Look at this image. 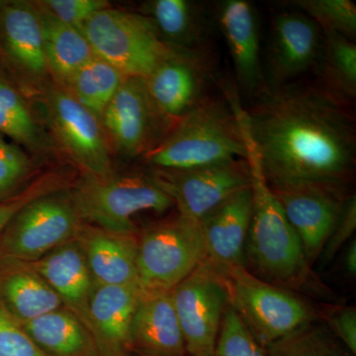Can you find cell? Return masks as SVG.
I'll use <instances>...</instances> for the list:
<instances>
[{"label":"cell","instance_id":"1","mask_svg":"<svg viewBox=\"0 0 356 356\" xmlns=\"http://www.w3.org/2000/svg\"><path fill=\"white\" fill-rule=\"evenodd\" d=\"M271 188L316 184L346 189L356 156L353 119L336 96L311 86L264 93L250 110L228 96Z\"/></svg>","mask_w":356,"mask_h":356},{"label":"cell","instance_id":"2","mask_svg":"<svg viewBox=\"0 0 356 356\" xmlns=\"http://www.w3.org/2000/svg\"><path fill=\"white\" fill-rule=\"evenodd\" d=\"M242 128L250 173L252 214L245 243V268L259 280L292 291L315 282L296 232L288 222L274 195L257 156V149Z\"/></svg>","mask_w":356,"mask_h":356},{"label":"cell","instance_id":"3","mask_svg":"<svg viewBox=\"0 0 356 356\" xmlns=\"http://www.w3.org/2000/svg\"><path fill=\"white\" fill-rule=\"evenodd\" d=\"M144 156L153 170H184L245 159L247 147L229 102L203 98Z\"/></svg>","mask_w":356,"mask_h":356},{"label":"cell","instance_id":"4","mask_svg":"<svg viewBox=\"0 0 356 356\" xmlns=\"http://www.w3.org/2000/svg\"><path fill=\"white\" fill-rule=\"evenodd\" d=\"M70 193L81 222L125 235H137L134 215L149 210L163 213L175 206L151 175L140 173H83Z\"/></svg>","mask_w":356,"mask_h":356},{"label":"cell","instance_id":"5","mask_svg":"<svg viewBox=\"0 0 356 356\" xmlns=\"http://www.w3.org/2000/svg\"><path fill=\"white\" fill-rule=\"evenodd\" d=\"M227 276L232 307L264 348L321 318L298 293L259 280L243 266L233 267Z\"/></svg>","mask_w":356,"mask_h":356},{"label":"cell","instance_id":"6","mask_svg":"<svg viewBox=\"0 0 356 356\" xmlns=\"http://www.w3.org/2000/svg\"><path fill=\"white\" fill-rule=\"evenodd\" d=\"M83 33L95 56L127 77L145 79L172 51L147 16L111 6L92 16Z\"/></svg>","mask_w":356,"mask_h":356},{"label":"cell","instance_id":"7","mask_svg":"<svg viewBox=\"0 0 356 356\" xmlns=\"http://www.w3.org/2000/svg\"><path fill=\"white\" fill-rule=\"evenodd\" d=\"M199 222L177 214L139 238L138 285L142 293L172 291L205 261Z\"/></svg>","mask_w":356,"mask_h":356},{"label":"cell","instance_id":"8","mask_svg":"<svg viewBox=\"0 0 356 356\" xmlns=\"http://www.w3.org/2000/svg\"><path fill=\"white\" fill-rule=\"evenodd\" d=\"M81 224L70 192H48L23 206L8 222L0 238V255L38 261L74 241Z\"/></svg>","mask_w":356,"mask_h":356},{"label":"cell","instance_id":"9","mask_svg":"<svg viewBox=\"0 0 356 356\" xmlns=\"http://www.w3.org/2000/svg\"><path fill=\"white\" fill-rule=\"evenodd\" d=\"M188 356H214L225 312L231 304L228 276L204 261L172 291Z\"/></svg>","mask_w":356,"mask_h":356},{"label":"cell","instance_id":"10","mask_svg":"<svg viewBox=\"0 0 356 356\" xmlns=\"http://www.w3.org/2000/svg\"><path fill=\"white\" fill-rule=\"evenodd\" d=\"M43 105L54 137L84 173H115L108 140L95 114L57 84L46 89Z\"/></svg>","mask_w":356,"mask_h":356},{"label":"cell","instance_id":"11","mask_svg":"<svg viewBox=\"0 0 356 356\" xmlns=\"http://www.w3.org/2000/svg\"><path fill=\"white\" fill-rule=\"evenodd\" d=\"M149 175L172 198L178 214L194 221L250 185L245 159L191 170H152Z\"/></svg>","mask_w":356,"mask_h":356},{"label":"cell","instance_id":"12","mask_svg":"<svg viewBox=\"0 0 356 356\" xmlns=\"http://www.w3.org/2000/svg\"><path fill=\"white\" fill-rule=\"evenodd\" d=\"M271 188V187H270ZM288 222L296 232L313 266L317 262L348 196L346 189L305 184L271 188Z\"/></svg>","mask_w":356,"mask_h":356},{"label":"cell","instance_id":"13","mask_svg":"<svg viewBox=\"0 0 356 356\" xmlns=\"http://www.w3.org/2000/svg\"><path fill=\"white\" fill-rule=\"evenodd\" d=\"M108 144L126 158L146 154L153 149L159 122L145 79L126 77L100 117Z\"/></svg>","mask_w":356,"mask_h":356},{"label":"cell","instance_id":"14","mask_svg":"<svg viewBox=\"0 0 356 356\" xmlns=\"http://www.w3.org/2000/svg\"><path fill=\"white\" fill-rule=\"evenodd\" d=\"M206 79L202 58L191 50L175 47L172 53L145 77L154 109L161 120L170 125V130L203 99Z\"/></svg>","mask_w":356,"mask_h":356},{"label":"cell","instance_id":"15","mask_svg":"<svg viewBox=\"0 0 356 356\" xmlns=\"http://www.w3.org/2000/svg\"><path fill=\"white\" fill-rule=\"evenodd\" d=\"M252 214L250 186L236 192L199 220L205 261L222 273L245 267V250Z\"/></svg>","mask_w":356,"mask_h":356},{"label":"cell","instance_id":"16","mask_svg":"<svg viewBox=\"0 0 356 356\" xmlns=\"http://www.w3.org/2000/svg\"><path fill=\"white\" fill-rule=\"evenodd\" d=\"M322 29L298 10L274 16L269 41V65L278 81H286L308 72L321 56Z\"/></svg>","mask_w":356,"mask_h":356},{"label":"cell","instance_id":"17","mask_svg":"<svg viewBox=\"0 0 356 356\" xmlns=\"http://www.w3.org/2000/svg\"><path fill=\"white\" fill-rule=\"evenodd\" d=\"M140 297L138 284H95L89 322L100 355H131V325Z\"/></svg>","mask_w":356,"mask_h":356},{"label":"cell","instance_id":"18","mask_svg":"<svg viewBox=\"0 0 356 356\" xmlns=\"http://www.w3.org/2000/svg\"><path fill=\"white\" fill-rule=\"evenodd\" d=\"M131 355L188 356L170 291L142 293L131 325Z\"/></svg>","mask_w":356,"mask_h":356},{"label":"cell","instance_id":"19","mask_svg":"<svg viewBox=\"0 0 356 356\" xmlns=\"http://www.w3.org/2000/svg\"><path fill=\"white\" fill-rule=\"evenodd\" d=\"M95 284H138L137 235L112 233L83 222L76 238Z\"/></svg>","mask_w":356,"mask_h":356},{"label":"cell","instance_id":"20","mask_svg":"<svg viewBox=\"0 0 356 356\" xmlns=\"http://www.w3.org/2000/svg\"><path fill=\"white\" fill-rule=\"evenodd\" d=\"M0 47L16 69L26 76L36 79L48 76L36 3L0 1Z\"/></svg>","mask_w":356,"mask_h":356},{"label":"cell","instance_id":"21","mask_svg":"<svg viewBox=\"0 0 356 356\" xmlns=\"http://www.w3.org/2000/svg\"><path fill=\"white\" fill-rule=\"evenodd\" d=\"M30 264L56 292L63 306L74 314L90 331L89 303L95 281L76 240Z\"/></svg>","mask_w":356,"mask_h":356},{"label":"cell","instance_id":"22","mask_svg":"<svg viewBox=\"0 0 356 356\" xmlns=\"http://www.w3.org/2000/svg\"><path fill=\"white\" fill-rule=\"evenodd\" d=\"M218 15L238 83L248 92L259 90L264 76L254 6L245 0H226L220 4Z\"/></svg>","mask_w":356,"mask_h":356},{"label":"cell","instance_id":"23","mask_svg":"<svg viewBox=\"0 0 356 356\" xmlns=\"http://www.w3.org/2000/svg\"><path fill=\"white\" fill-rule=\"evenodd\" d=\"M0 303L21 324L63 306L30 262L0 255Z\"/></svg>","mask_w":356,"mask_h":356},{"label":"cell","instance_id":"24","mask_svg":"<svg viewBox=\"0 0 356 356\" xmlns=\"http://www.w3.org/2000/svg\"><path fill=\"white\" fill-rule=\"evenodd\" d=\"M22 325L46 356H102L88 327L65 307Z\"/></svg>","mask_w":356,"mask_h":356},{"label":"cell","instance_id":"25","mask_svg":"<svg viewBox=\"0 0 356 356\" xmlns=\"http://www.w3.org/2000/svg\"><path fill=\"white\" fill-rule=\"evenodd\" d=\"M36 6L43 30L49 74L57 86L64 88L70 77L95 57V54L83 32L58 20L42 1L36 2Z\"/></svg>","mask_w":356,"mask_h":356},{"label":"cell","instance_id":"26","mask_svg":"<svg viewBox=\"0 0 356 356\" xmlns=\"http://www.w3.org/2000/svg\"><path fill=\"white\" fill-rule=\"evenodd\" d=\"M143 15L153 22L168 46L191 50L203 38L202 10L187 0H153L143 6Z\"/></svg>","mask_w":356,"mask_h":356},{"label":"cell","instance_id":"27","mask_svg":"<svg viewBox=\"0 0 356 356\" xmlns=\"http://www.w3.org/2000/svg\"><path fill=\"white\" fill-rule=\"evenodd\" d=\"M0 135L16 144L42 153L51 149V142L22 95L0 76Z\"/></svg>","mask_w":356,"mask_h":356},{"label":"cell","instance_id":"28","mask_svg":"<svg viewBox=\"0 0 356 356\" xmlns=\"http://www.w3.org/2000/svg\"><path fill=\"white\" fill-rule=\"evenodd\" d=\"M126 77L113 65L95 56L63 88L100 119Z\"/></svg>","mask_w":356,"mask_h":356},{"label":"cell","instance_id":"29","mask_svg":"<svg viewBox=\"0 0 356 356\" xmlns=\"http://www.w3.org/2000/svg\"><path fill=\"white\" fill-rule=\"evenodd\" d=\"M323 77L337 95L355 99L356 95V46L353 40L324 32L322 50Z\"/></svg>","mask_w":356,"mask_h":356},{"label":"cell","instance_id":"30","mask_svg":"<svg viewBox=\"0 0 356 356\" xmlns=\"http://www.w3.org/2000/svg\"><path fill=\"white\" fill-rule=\"evenodd\" d=\"M266 356H355L324 323L314 322L266 348Z\"/></svg>","mask_w":356,"mask_h":356},{"label":"cell","instance_id":"31","mask_svg":"<svg viewBox=\"0 0 356 356\" xmlns=\"http://www.w3.org/2000/svg\"><path fill=\"white\" fill-rule=\"evenodd\" d=\"M287 6L312 18L323 32L353 40L356 35V6L350 0H295Z\"/></svg>","mask_w":356,"mask_h":356},{"label":"cell","instance_id":"32","mask_svg":"<svg viewBox=\"0 0 356 356\" xmlns=\"http://www.w3.org/2000/svg\"><path fill=\"white\" fill-rule=\"evenodd\" d=\"M214 356H266V348L248 332L231 304L222 317Z\"/></svg>","mask_w":356,"mask_h":356},{"label":"cell","instance_id":"33","mask_svg":"<svg viewBox=\"0 0 356 356\" xmlns=\"http://www.w3.org/2000/svg\"><path fill=\"white\" fill-rule=\"evenodd\" d=\"M0 356H46L0 303Z\"/></svg>","mask_w":356,"mask_h":356},{"label":"cell","instance_id":"34","mask_svg":"<svg viewBox=\"0 0 356 356\" xmlns=\"http://www.w3.org/2000/svg\"><path fill=\"white\" fill-rule=\"evenodd\" d=\"M42 3L58 20L81 32L92 16L111 6L106 0H46Z\"/></svg>","mask_w":356,"mask_h":356},{"label":"cell","instance_id":"35","mask_svg":"<svg viewBox=\"0 0 356 356\" xmlns=\"http://www.w3.org/2000/svg\"><path fill=\"white\" fill-rule=\"evenodd\" d=\"M356 229V196H348L341 208L336 225L332 228L327 242H325L318 261L322 266H327L334 259L337 252L355 235Z\"/></svg>","mask_w":356,"mask_h":356},{"label":"cell","instance_id":"36","mask_svg":"<svg viewBox=\"0 0 356 356\" xmlns=\"http://www.w3.org/2000/svg\"><path fill=\"white\" fill-rule=\"evenodd\" d=\"M29 168V158L25 152L0 135V197L19 184Z\"/></svg>","mask_w":356,"mask_h":356},{"label":"cell","instance_id":"37","mask_svg":"<svg viewBox=\"0 0 356 356\" xmlns=\"http://www.w3.org/2000/svg\"><path fill=\"white\" fill-rule=\"evenodd\" d=\"M321 318L334 336L356 355V308L353 306L334 307L327 309Z\"/></svg>","mask_w":356,"mask_h":356},{"label":"cell","instance_id":"38","mask_svg":"<svg viewBox=\"0 0 356 356\" xmlns=\"http://www.w3.org/2000/svg\"><path fill=\"white\" fill-rule=\"evenodd\" d=\"M56 181H57V178L55 177H42L41 179L34 182L31 186L28 187L22 193L18 194L15 197L3 201V202H0V238H1L2 233L8 222L17 214L18 211L23 206L38 196L43 195L48 192L57 191L55 187Z\"/></svg>","mask_w":356,"mask_h":356},{"label":"cell","instance_id":"39","mask_svg":"<svg viewBox=\"0 0 356 356\" xmlns=\"http://www.w3.org/2000/svg\"><path fill=\"white\" fill-rule=\"evenodd\" d=\"M343 267L346 273L355 277L356 274V241H350L343 254Z\"/></svg>","mask_w":356,"mask_h":356}]
</instances>
